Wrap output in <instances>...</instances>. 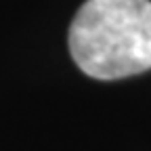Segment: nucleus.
<instances>
[{
	"label": "nucleus",
	"instance_id": "obj_1",
	"mask_svg": "<svg viewBox=\"0 0 151 151\" xmlns=\"http://www.w3.org/2000/svg\"><path fill=\"white\" fill-rule=\"evenodd\" d=\"M69 52L94 80L151 69V0H86L69 25Z\"/></svg>",
	"mask_w": 151,
	"mask_h": 151
}]
</instances>
